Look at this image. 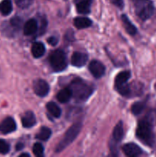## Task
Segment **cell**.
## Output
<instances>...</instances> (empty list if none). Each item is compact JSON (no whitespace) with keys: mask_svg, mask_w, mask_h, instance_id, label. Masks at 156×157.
I'll return each instance as SVG.
<instances>
[{"mask_svg":"<svg viewBox=\"0 0 156 157\" xmlns=\"http://www.w3.org/2000/svg\"><path fill=\"white\" fill-rule=\"evenodd\" d=\"M49 63L54 71H63L67 66V56L65 52L61 49L54 51L49 56Z\"/></svg>","mask_w":156,"mask_h":157,"instance_id":"obj_5","label":"cell"},{"mask_svg":"<svg viewBox=\"0 0 156 157\" xmlns=\"http://www.w3.org/2000/svg\"><path fill=\"white\" fill-rule=\"evenodd\" d=\"M45 53V46L41 42H35L32 46V54L34 58H39Z\"/></svg>","mask_w":156,"mask_h":157,"instance_id":"obj_16","label":"cell"},{"mask_svg":"<svg viewBox=\"0 0 156 157\" xmlns=\"http://www.w3.org/2000/svg\"><path fill=\"white\" fill-rule=\"evenodd\" d=\"M34 92L41 98H44L50 91V86L48 83L43 79H37L33 83Z\"/></svg>","mask_w":156,"mask_h":157,"instance_id":"obj_8","label":"cell"},{"mask_svg":"<svg viewBox=\"0 0 156 157\" xmlns=\"http://www.w3.org/2000/svg\"><path fill=\"white\" fill-rule=\"evenodd\" d=\"M91 0H76V9L78 13L86 15L90 12Z\"/></svg>","mask_w":156,"mask_h":157,"instance_id":"obj_15","label":"cell"},{"mask_svg":"<svg viewBox=\"0 0 156 157\" xmlns=\"http://www.w3.org/2000/svg\"><path fill=\"white\" fill-rule=\"evenodd\" d=\"M122 151L125 153V156L129 157H136L140 156L142 153V150L133 143L126 144L122 147Z\"/></svg>","mask_w":156,"mask_h":157,"instance_id":"obj_11","label":"cell"},{"mask_svg":"<svg viewBox=\"0 0 156 157\" xmlns=\"http://www.w3.org/2000/svg\"><path fill=\"white\" fill-rule=\"evenodd\" d=\"M111 3L119 9H122L124 6V0H110Z\"/></svg>","mask_w":156,"mask_h":157,"instance_id":"obj_30","label":"cell"},{"mask_svg":"<svg viewBox=\"0 0 156 157\" xmlns=\"http://www.w3.org/2000/svg\"><path fill=\"white\" fill-rule=\"evenodd\" d=\"M10 151V146L4 140L0 139V153L1 154H7Z\"/></svg>","mask_w":156,"mask_h":157,"instance_id":"obj_26","label":"cell"},{"mask_svg":"<svg viewBox=\"0 0 156 157\" xmlns=\"http://www.w3.org/2000/svg\"><path fill=\"white\" fill-rule=\"evenodd\" d=\"M38 22L35 18L28 20L23 26V32L26 36L34 35L38 31Z\"/></svg>","mask_w":156,"mask_h":157,"instance_id":"obj_14","label":"cell"},{"mask_svg":"<svg viewBox=\"0 0 156 157\" xmlns=\"http://www.w3.org/2000/svg\"><path fill=\"white\" fill-rule=\"evenodd\" d=\"M72 98L76 102H84L93 93V88L80 78H76L70 84Z\"/></svg>","mask_w":156,"mask_h":157,"instance_id":"obj_1","label":"cell"},{"mask_svg":"<svg viewBox=\"0 0 156 157\" xmlns=\"http://www.w3.org/2000/svg\"><path fill=\"white\" fill-rule=\"evenodd\" d=\"M47 111L49 112L50 114H51L54 117L59 118L61 115V109L60 108L59 106L54 102H49L48 104L46 105Z\"/></svg>","mask_w":156,"mask_h":157,"instance_id":"obj_21","label":"cell"},{"mask_svg":"<svg viewBox=\"0 0 156 157\" xmlns=\"http://www.w3.org/2000/svg\"><path fill=\"white\" fill-rule=\"evenodd\" d=\"M23 147H24V144H21V143H18V144H16L15 149H16V150H21V149H23Z\"/></svg>","mask_w":156,"mask_h":157,"instance_id":"obj_32","label":"cell"},{"mask_svg":"<svg viewBox=\"0 0 156 157\" xmlns=\"http://www.w3.org/2000/svg\"><path fill=\"white\" fill-rule=\"evenodd\" d=\"M17 6L21 9H27L32 6L33 0H15Z\"/></svg>","mask_w":156,"mask_h":157,"instance_id":"obj_27","label":"cell"},{"mask_svg":"<svg viewBox=\"0 0 156 157\" xmlns=\"http://www.w3.org/2000/svg\"><path fill=\"white\" fill-rule=\"evenodd\" d=\"M135 11L139 18L145 21L152 16L154 7L151 0H136L135 2Z\"/></svg>","mask_w":156,"mask_h":157,"instance_id":"obj_4","label":"cell"},{"mask_svg":"<svg viewBox=\"0 0 156 157\" xmlns=\"http://www.w3.org/2000/svg\"><path fill=\"white\" fill-rule=\"evenodd\" d=\"M20 157H23V156H27V157H30V155L28 154V153H22V154H21L19 156Z\"/></svg>","mask_w":156,"mask_h":157,"instance_id":"obj_33","label":"cell"},{"mask_svg":"<svg viewBox=\"0 0 156 157\" xmlns=\"http://www.w3.org/2000/svg\"><path fill=\"white\" fill-rule=\"evenodd\" d=\"M37 121L35 113L32 111H27L21 117V124L24 128H32L36 124Z\"/></svg>","mask_w":156,"mask_h":157,"instance_id":"obj_13","label":"cell"},{"mask_svg":"<svg viewBox=\"0 0 156 157\" xmlns=\"http://www.w3.org/2000/svg\"><path fill=\"white\" fill-rule=\"evenodd\" d=\"M121 19H122V24H123L124 28H125V31L129 34L130 35H135L137 33V29H136V26L131 22V21L129 20V18H128V16L125 15H122L121 17Z\"/></svg>","mask_w":156,"mask_h":157,"instance_id":"obj_18","label":"cell"},{"mask_svg":"<svg viewBox=\"0 0 156 157\" xmlns=\"http://www.w3.org/2000/svg\"><path fill=\"white\" fill-rule=\"evenodd\" d=\"M17 128L16 123L12 117H6L0 124V132L3 134L12 133Z\"/></svg>","mask_w":156,"mask_h":157,"instance_id":"obj_10","label":"cell"},{"mask_svg":"<svg viewBox=\"0 0 156 157\" xmlns=\"http://www.w3.org/2000/svg\"><path fill=\"white\" fill-rule=\"evenodd\" d=\"M82 126L83 124L81 122H76L73 124L66 131L64 137L62 138V140L60 141V143L56 147L55 152L56 153H61L64 149L67 148L70 144H72L76 138V136H78L80 132L81 129H82Z\"/></svg>","mask_w":156,"mask_h":157,"instance_id":"obj_3","label":"cell"},{"mask_svg":"<svg viewBox=\"0 0 156 157\" xmlns=\"http://www.w3.org/2000/svg\"><path fill=\"white\" fill-rule=\"evenodd\" d=\"M145 101H138L132 106L131 111L134 115H139L142 113L145 107Z\"/></svg>","mask_w":156,"mask_h":157,"instance_id":"obj_23","label":"cell"},{"mask_svg":"<svg viewBox=\"0 0 156 157\" xmlns=\"http://www.w3.org/2000/svg\"><path fill=\"white\" fill-rule=\"evenodd\" d=\"M12 2L11 0H2L0 2V13L4 16L10 15L12 12Z\"/></svg>","mask_w":156,"mask_h":157,"instance_id":"obj_20","label":"cell"},{"mask_svg":"<svg viewBox=\"0 0 156 157\" xmlns=\"http://www.w3.org/2000/svg\"><path fill=\"white\" fill-rule=\"evenodd\" d=\"M72 98V91L70 90V87H65V88L62 89L61 91L58 92L57 94V99L59 102L63 103H67Z\"/></svg>","mask_w":156,"mask_h":157,"instance_id":"obj_17","label":"cell"},{"mask_svg":"<svg viewBox=\"0 0 156 157\" xmlns=\"http://www.w3.org/2000/svg\"><path fill=\"white\" fill-rule=\"evenodd\" d=\"M131 78V73L128 71H122L118 74L115 80V87L116 90L124 97L131 94V87L128 84V81Z\"/></svg>","mask_w":156,"mask_h":157,"instance_id":"obj_6","label":"cell"},{"mask_svg":"<svg viewBox=\"0 0 156 157\" xmlns=\"http://www.w3.org/2000/svg\"><path fill=\"white\" fill-rule=\"evenodd\" d=\"M136 136L148 146H152L154 141V136L153 133V127L151 121L148 118L141 120L138 124L136 129Z\"/></svg>","mask_w":156,"mask_h":157,"instance_id":"obj_2","label":"cell"},{"mask_svg":"<svg viewBox=\"0 0 156 157\" xmlns=\"http://www.w3.org/2000/svg\"><path fill=\"white\" fill-rule=\"evenodd\" d=\"M88 60V55L83 52H76L71 56V64L74 67H82L87 63Z\"/></svg>","mask_w":156,"mask_h":157,"instance_id":"obj_12","label":"cell"},{"mask_svg":"<svg viewBox=\"0 0 156 157\" xmlns=\"http://www.w3.org/2000/svg\"><path fill=\"white\" fill-rule=\"evenodd\" d=\"M32 151L36 156H42L44 155V147L39 143H37V144H34Z\"/></svg>","mask_w":156,"mask_h":157,"instance_id":"obj_25","label":"cell"},{"mask_svg":"<svg viewBox=\"0 0 156 157\" xmlns=\"http://www.w3.org/2000/svg\"><path fill=\"white\" fill-rule=\"evenodd\" d=\"M2 32L3 33L6 35H8V36L11 37L13 35L14 32H15V30L12 29V26L10 25V24H6V23H4L2 25Z\"/></svg>","mask_w":156,"mask_h":157,"instance_id":"obj_28","label":"cell"},{"mask_svg":"<svg viewBox=\"0 0 156 157\" xmlns=\"http://www.w3.org/2000/svg\"><path fill=\"white\" fill-rule=\"evenodd\" d=\"M75 27L79 29H86L92 25V21L87 17H76L73 20Z\"/></svg>","mask_w":156,"mask_h":157,"instance_id":"obj_19","label":"cell"},{"mask_svg":"<svg viewBox=\"0 0 156 157\" xmlns=\"http://www.w3.org/2000/svg\"><path fill=\"white\" fill-rule=\"evenodd\" d=\"M89 70L95 78H102L106 71V67L102 62L96 60H93L89 64Z\"/></svg>","mask_w":156,"mask_h":157,"instance_id":"obj_9","label":"cell"},{"mask_svg":"<svg viewBox=\"0 0 156 157\" xmlns=\"http://www.w3.org/2000/svg\"><path fill=\"white\" fill-rule=\"evenodd\" d=\"M41 26H40V29H39V35H43V34L46 31V28H47V19H46L45 18H43L42 19H41Z\"/></svg>","mask_w":156,"mask_h":157,"instance_id":"obj_29","label":"cell"},{"mask_svg":"<svg viewBox=\"0 0 156 157\" xmlns=\"http://www.w3.org/2000/svg\"><path fill=\"white\" fill-rule=\"evenodd\" d=\"M51 130L48 127H43L40 130V131L38 132V134L36 135V139L40 140L42 141H47V140L50 138V136H51Z\"/></svg>","mask_w":156,"mask_h":157,"instance_id":"obj_22","label":"cell"},{"mask_svg":"<svg viewBox=\"0 0 156 157\" xmlns=\"http://www.w3.org/2000/svg\"><path fill=\"white\" fill-rule=\"evenodd\" d=\"M123 136V123L120 121L116 124L114 129H113V135H112L111 141H110V149H111L113 154H116L117 153V146L119 144V143H120L122 141Z\"/></svg>","mask_w":156,"mask_h":157,"instance_id":"obj_7","label":"cell"},{"mask_svg":"<svg viewBox=\"0 0 156 157\" xmlns=\"http://www.w3.org/2000/svg\"><path fill=\"white\" fill-rule=\"evenodd\" d=\"M47 42H48V44H50V45L54 46L58 44V39L56 38V37L52 36V37H50V38H47Z\"/></svg>","mask_w":156,"mask_h":157,"instance_id":"obj_31","label":"cell"},{"mask_svg":"<svg viewBox=\"0 0 156 157\" xmlns=\"http://www.w3.org/2000/svg\"><path fill=\"white\" fill-rule=\"evenodd\" d=\"M9 24L12 26V29L15 30V32H16V31H19L21 29V27H22L23 20L20 17L15 16L11 18Z\"/></svg>","mask_w":156,"mask_h":157,"instance_id":"obj_24","label":"cell"}]
</instances>
